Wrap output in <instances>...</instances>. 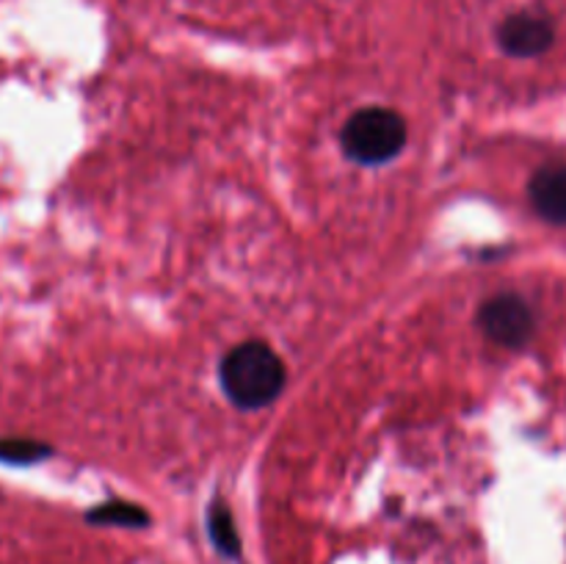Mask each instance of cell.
Segmentation results:
<instances>
[{
    "mask_svg": "<svg viewBox=\"0 0 566 564\" xmlns=\"http://www.w3.org/2000/svg\"><path fill=\"white\" fill-rule=\"evenodd\" d=\"M208 534H210V540H213V545L219 547L224 556H230V558L241 556V536H238L235 520H232L230 509L224 506V501L210 503Z\"/></svg>",
    "mask_w": 566,
    "mask_h": 564,
    "instance_id": "8992f818",
    "label": "cell"
},
{
    "mask_svg": "<svg viewBox=\"0 0 566 564\" xmlns=\"http://www.w3.org/2000/svg\"><path fill=\"white\" fill-rule=\"evenodd\" d=\"M497 42H501L503 53L512 59H536V55L547 53L556 42V28L547 17L534 14V11H520L503 20L497 28Z\"/></svg>",
    "mask_w": 566,
    "mask_h": 564,
    "instance_id": "277c9868",
    "label": "cell"
},
{
    "mask_svg": "<svg viewBox=\"0 0 566 564\" xmlns=\"http://www.w3.org/2000/svg\"><path fill=\"white\" fill-rule=\"evenodd\" d=\"M221 390L238 409H263L285 390V363L263 341L238 343L219 368Z\"/></svg>",
    "mask_w": 566,
    "mask_h": 564,
    "instance_id": "6da1fadb",
    "label": "cell"
},
{
    "mask_svg": "<svg viewBox=\"0 0 566 564\" xmlns=\"http://www.w3.org/2000/svg\"><path fill=\"white\" fill-rule=\"evenodd\" d=\"M407 122L392 108H363L343 125V153L363 166H379L396 158L407 144Z\"/></svg>",
    "mask_w": 566,
    "mask_h": 564,
    "instance_id": "7a4b0ae2",
    "label": "cell"
},
{
    "mask_svg": "<svg viewBox=\"0 0 566 564\" xmlns=\"http://www.w3.org/2000/svg\"><path fill=\"white\" fill-rule=\"evenodd\" d=\"M479 326L497 346L523 348L534 337L536 315L520 293H497L481 304Z\"/></svg>",
    "mask_w": 566,
    "mask_h": 564,
    "instance_id": "3957f363",
    "label": "cell"
},
{
    "mask_svg": "<svg viewBox=\"0 0 566 564\" xmlns=\"http://www.w3.org/2000/svg\"><path fill=\"white\" fill-rule=\"evenodd\" d=\"M528 197L536 213L551 224H566V164H547L534 171Z\"/></svg>",
    "mask_w": 566,
    "mask_h": 564,
    "instance_id": "5b68a950",
    "label": "cell"
},
{
    "mask_svg": "<svg viewBox=\"0 0 566 564\" xmlns=\"http://www.w3.org/2000/svg\"><path fill=\"white\" fill-rule=\"evenodd\" d=\"M86 518L97 525H125V529H144L149 523V514L130 501L99 503Z\"/></svg>",
    "mask_w": 566,
    "mask_h": 564,
    "instance_id": "52a82bcc",
    "label": "cell"
},
{
    "mask_svg": "<svg viewBox=\"0 0 566 564\" xmlns=\"http://www.w3.org/2000/svg\"><path fill=\"white\" fill-rule=\"evenodd\" d=\"M50 451L53 448L39 440H28V437H3L0 440V462L6 464L42 462L44 457H50Z\"/></svg>",
    "mask_w": 566,
    "mask_h": 564,
    "instance_id": "ba28073f",
    "label": "cell"
}]
</instances>
